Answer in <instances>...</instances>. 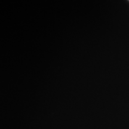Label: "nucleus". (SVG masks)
I'll use <instances>...</instances> for the list:
<instances>
[{
	"label": "nucleus",
	"instance_id": "1",
	"mask_svg": "<svg viewBox=\"0 0 129 129\" xmlns=\"http://www.w3.org/2000/svg\"><path fill=\"white\" fill-rule=\"evenodd\" d=\"M128 1H129V0H128Z\"/></svg>",
	"mask_w": 129,
	"mask_h": 129
}]
</instances>
